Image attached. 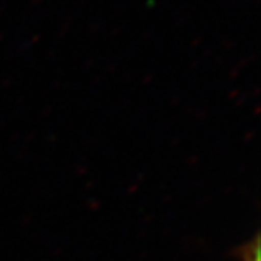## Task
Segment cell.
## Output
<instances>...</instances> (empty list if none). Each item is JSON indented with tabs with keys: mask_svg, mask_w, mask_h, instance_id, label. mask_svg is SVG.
<instances>
[{
	"mask_svg": "<svg viewBox=\"0 0 261 261\" xmlns=\"http://www.w3.org/2000/svg\"><path fill=\"white\" fill-rule=\"evenodd\" d=\"M245 261H261L260 260V240L255 238L254 243L245 250Z\"/></svg>",
	"mask_w": 261,
	"mask_h": 261,
	"instance_id": "cell-1",
	"label": "cell"
}]
</instances>
